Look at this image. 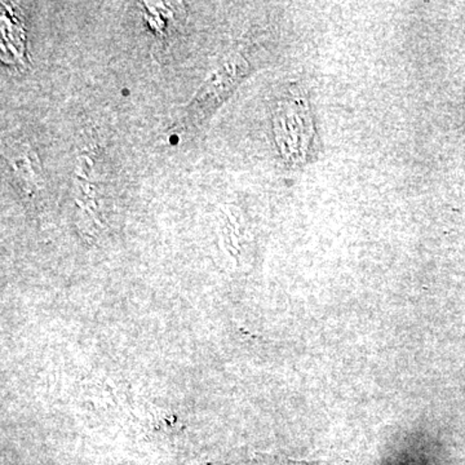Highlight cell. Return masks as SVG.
I'll return each mask as SVG.
<instances>
[{
  "mask_svg": "<svg viewBox=\"0 0 465 465\" xmlns=\"http://www.w3.org/2000/svg\"><path fill=\"white\" fill-rule=\"evenodd\" d=\"M277 137L284 157L293 163L304 162L309 143L313 137V122L304 100H295L284 105L278 114Z\"/></svg>",
  "mask_w": 465,
  "mask_h": 465,
  "instance_id": "1",
  "label": "cell"
}]
</instances>
